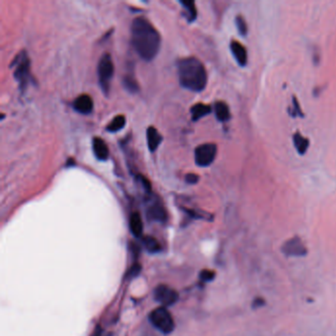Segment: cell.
Here are the masks:
<instances>
[{
  "instance_id": "6da1fadb",
  "label": "cell",
  "mask_w": 336,
  "mask_h": 336,
  "mask_svg": "<svg viewBox=\"0 0 336 336\" xmlns=\"http://www.w3.org/2000/svg\"><path fill=\"white\" fill-rule=\"evenodd\" d=\"M131 42L139 56L150 62L159 52L161 37L148 19L137 17L131 24Z\"/></svg>"
},
{
  "instance_id": "7a4b0ae2",
  "label": "cell",
  "mask_w": 336,
  "mask_h": 336,
  "mask_svg": "<svg viewBox=\"0 0 336 336\" xmlns=\"http://www.w3.org/2000/svg\"><path fill=\"white\" fill-rule=\"evenodd\" d=\"M177 72L181 85L193 92L204 90L207 84V73L200 60L191 56L177 63Z\"/></svg>"
},
{
  "instance_id": "3957f363",
  "label": "cell",
  "mask_w": 336,
  "mask_h": 336,
  "mask_svg": "<svg viewBox=\"0 0 336 336\" xmlns=\"http://www.w3.org/2000/svg\"><path fill=\"white\" fill-rule=\"evenodd\" d=\"M114 72V66L112 62V55L110 53H105L102 55L98 64V76L102 91L108 94L110 91V85Z\"/></svg>"
},
{
  "instance_id": "277c9868",
  "label": "cell",
  "mask_w": 336,
  "mask_h": 336,
  "mask_svg": "<svg viewBox=\"0 0 336 336\" xmlns=\"http://www.w3.org/2000/svg\"><path fill=\"white\" fill-rule=\"evenodd\" d=\"M14 77L18 81L20 88L25 89L30 81V60L26 51H21L13 61Z\"/></svg>"
},
{
  "instance_id": "5b68a950",
  "label": "cell",
  "mask_w": 336,
  "mask_h": 336,
  "mask_svg": "<svg viewBox=\"0 0 336 336\" xmlns=\"http://www.w3.org/2000/svg\"><path fill=\"white\" fill-rule=\"evenodd\" d=\"M150 322L164 334H169L174 329V323L172 314L166 308H158L150 313Z\"/></svg>"
},
{
  "instance_id": "8992f818",
  "label": "cell",
  "mask_w": 336,
  "mask_h": 336,
  "mask_svg": "<svg viewBox=\"0 0 336 336\" xmlns=\"http://www.w3.org/2000/svg\"><path fill=\"white\" fill-rule=\"evenodd\" d=\"M217 154V146L214 143L201 144L195 149V162L200 167H208L214 162Z\"/></svg>"
},
{
  "instance_id": "52a82bcc",
  "label": "cell",
  "mask_w": 336,
  "mask_h": 336,
  "mask_svg": "<svg viewBox=\"0 0 336 336\" xmlns=\"http://www.w3.org/2000/svg\"><path fill=\"white\" fill-rule=\"evenodd\" d=\"M154 298L164 307H170L176 303L179 294L176 291L166 285H159L154 291Z\"/></svg>"
},
{
  "instance_id": "ba28073f",
  "label": "cell",
  "mask_w": 336,
  "mask_h": 336,
  "mask_svg": "<svg viewBox=\"0 0 336 336\" xmlns=\"http://www.w3.org/2000/svg\"><path fill=\"white\" fill-rule=\"evenodd\" d=\"M147 218L151 221L165 222L167 219V213L162 204L158 201L152 203L147 209Z\"/></svg>"
},
{
  "instance_id": "9c48e42d",
  "label": "cell",
  "mask_w": 336,
  "mask_h": 336,
  "mask_svg": "<svg viewBox=\"0 0 336 336\" xmlns=\"http://www.w3.org/2000/svg\"><path fill=\"white\" fill-rule=\"evenodd\" d=\"M73 108L76 112L87 114L93 111L94 108L93 100L89 95L83 94L75 99L73 102Z\"/></svg>"
},
{
  "instance_id": "30bf717a",
  "label": "cell",
  "mask_w": 336,
  "mask_h": 336,
  "mask_svg": "<svg viewBox=\"0 0 336 336\" xmlns=\"http://www.w3.org/2000/svg\"><path fill=\"white\" fill-rule=\"evenodd\" d=\"M230 48H231V51L236 61V63H239L241 66H245L248 63V52L246 48L239 43L238 41L233 39L230 44Z\"/></svg>"
},
{
  "instance_id": "8fae6325",
  "label": "cell",
  "mask_w": 336,
  "mask_h": 336,
  "mask_svg": "<svg viewBox=\"0 0 336 336\" xmlns=\"http://www.w3.org/2000/svg\"><path fill=\"white\" fill-rule=\"evenodd\" d=\"M93 150L94 154L99 160H107L109 157V148L106 142L100 138L95 137L93 138Z\"/></svg>"
},
{
  "instance_id": "7c38bea8",
  "label": "cell",
  "mask_w": 336,
  "mask_h": 336,
  "mask_svg": "<svg viewBox=\"0 0 336 336\" xmlns=\"http://www.w3.org/2000/svg\"><path fill=\"white\" fill-rule=\"evenodd\" d=\"M147 143H148V148H149L151 152H154L155 150L159 147V145L162 142V136L161 134L158 132V130L153 127V126H149L147 129Z\"/></svg>"
},
{
  "instance_id": "4fadbf2b",
  "label": "cell",
  "mask_w": 336,
  "mask_h": 336,
  "mask_svg": "<svg viewBox=\"0 0 336 336\" xmlns=\"http://www.w3.org/2000/svg\"><path fill=\"white\" fill-rule=\"evenodd\" d=\"M129 227L133 236L140 238L143 233V222L141 216L138 212H134L131 214L129 219Z\"/></svg>"
},
{
  "instance_id": "5bb4252c",
  "label": "cell",
  "mask_w": 336,
  "mask_h": 336,
  "mask_svg": "<svg viewBox=\"0 0 336 336\" xmlns=\"http://www.w3.org/2000/svg\"><path fill=\"white\" fill-rule=\"evenodd\" d=\"M214 111H215L216 117H217V120L219 122L224 123V122L229 121L230 117H231L230 109H229L228 105L225 102H222V101H219V102H216L215 103Z\"/></svg>"
},
{
  "instance_id": "9a60e30c",
  "label": "cell",
  "mask_w": 336,
  "mask_h": 336,
  "mask_svg": "<svg viewBox=\"0 0 336 336\" xmlns=\"http://www.w3.org/2000/svg\"><path fill=\"white\" fill-rule=\"evenodd\" d=\"M293 142H294L295 148L298 151L300 155H304L310 146V140L308 138L303 136L299 131L294 133Z\"/></svg>"
},
{
  "instance_id": "2e32d148",
  "label": "cell",
  "mask_w": 336,
  "mask_h": 336,
  "mask_svg": "<svg viewBox=\"0 0 336 336\" xmlns=\"http://www.w3.org/2000/svg\"><path fill=\"white\" fill-rule=\"evenodd\" d=\"M190 112H191V117H192V121L196 122L200 120L201 117L209 114L211 112V107L208 106V105H205V104H202V103H200V104H196L194 105L191 109H190Z\"/></svg>"
},
{
  "instance_id": "e0dca14e",
  "label": "cell",
  "mask_w": 336,
  "mask_h": 336,
  "mask_svg": "<svg viewBox=\"0 0 336 336\" xmlns=\"http://www.w3.org/2000/svg\"><path fill=\"white\" fill-rule=\"evenodd\" d=\"M181 4L184 5V7L187 11L186 15H187L188 22H192L193 20H195L196 16H197L195 3L193 1H189V0H183V1H181Z\"/></svg>"
},
{
  "instance_id": "ac0fdd59",
  "label": "cell",
  "mask_w": 336,
  "mask_h": 336,
  "mask_svg": "<svg viewBox=\"0 0 336 336\" xmlns=\"http://www.w3.org/2000/svg\"><path fill=\"white\" fill-rule=\"evenodd\" d=\"M142 241H143L144 247H145L146 249H147L148 251H150V252L155 253V252L160 251V249H161L160 244H159V242H158L155 238L150 236H144V238L142 239Z\"/></svg>"
},
{
  "instance_id": "d6986e66",
  "label": "cell",
  "mask_w": 336,
  "mask_h": 336,
  "mask_svg": "<svg viewBox=\"0 0 336 336\" xmlns=\"http://www.w3.org/2000/svg\"><path fill=\"white\" fill-rule=\"evenodd\" d=\"M125 125V115H116L112 121V123L107 126V130L110 132H117L123 129Z\"/></svg>"
},
{
  "instance_id": "ffe728a7",
  "label": "cell",
  "mask_w": 336,
  "mask_h": 336,
  "mask_svg": "<svg viewBox=\"0 0 336 336\" xmlns=\"http://www.w3.org/2000/svg\"><path fill=\"white\" fill-rule=\"evenodd\" d=\"M236 26L240 35L242 36H247L248 34V25L245 20V18L242 15H238L236 17Z\"/></svg>"
},
{
  "instance_id": "44dd1931",
  "label": "cell",
  "mask_w": 336,
  "mask_h": 336,
  "mask_svg": "<svg viewBox=\"0 0 336 336\" xmlns=\"http://www.w3.org/2000/svg\"><path fill=\"white\" fill-rule=\"evenodd\" d=\"M292 101H293L292 108H289L288 109V112L290 113V115L293 116V117H297V116L303 117L304 116V113L302 112V110L300 108L299 102L297 100V98L294 96Z\"/></svg>"
},
{
  "instance_id": "7402d4cb",
  "label": "cell",
  "mask_w": 336,
  "mask_h": 336,
  "mask_svg": "<svg viewBox=\"0 0 336 336\" xmlns=\"http://www.w3.org/2000/svg\"><path fill=\"white\" fill-rule=\"evenodd\" d=\"M124 83H125V86L129 92L131 93H135L137 90H138V85H137L136 81L134 78L132 77H125V80H124Z\"/></svg>"
},
{
  "instance_id": "603a6c76",
  "label": "cell",
  "mask_w": 336,
  "mask_h": 336,
  "mask_svg": "<svg viewBox=\"0 0 336 336\" xmlns=\"http://www.w3.org/2000/svg\"><path fill=\"white\" fill-rule=\"evenodd\" d=\"M137 177H138L139 183L142 185L143 188H144L147 192H151V184H150L149 181H148L146 177H144L143 175H138Z\"/></svg>"
},
{
  "instance_id": "cb8c5ba5",
  "label": "cell",
  "mask_w": 336,
  "mask_h": 336,
  "mask_svg": "<svg viewBox=\"0 0 336 336\" xmlns=\"http://www.w3.org/2000/svg\"><path fill=\"white\" fill-rule=\"evenodd\" d=\"M200 181V176L195 174H187L186 175V182L189 185H195Z\"/></svg>"
}]
</instances>
